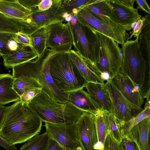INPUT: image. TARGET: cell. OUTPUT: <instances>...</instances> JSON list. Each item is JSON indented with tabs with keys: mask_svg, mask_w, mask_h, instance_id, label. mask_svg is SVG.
Returning <instances> with one entry per match:
<instances>
[{
	"mask_svg": "<svg viewBox=\"0 0 150 150\" xmlns=\"http://www.w3.org/2000/svg\"><path fill=\"white\" fill-rule=\"evenodd\" d=\"M108 118L110 133L113 139L118 144L122 138L119 125L115 118L109 112H108Z\"/></svg>",
	"mask_w": 150,
	"mask_h": 150,
	"instance_id": "cell-33",
	"label": "cell"
},
{
	"mask_svg": "<svg viewBox=\"0 0 150 150\" xmlns=\"http://www.w3.org/2000/svg\"><path fill=\"white\" fill-rule=\"evenodd\" d=\"M52 0V6L47 10L39 11L37 7L31 10L26 21L31 33L42 27L65 20L67 14L64 10L62 0Z\"/></svg>",
	"mask_w": 150,
	"mask_h": 150,
	"instance_id": "cell-9",
	"label": "cell"
},
{
	"mask_svg": "<svg viewBox=\"0 0 150 150\" xmlns=\"http://www.w3.org/2000/svg\"><path fill=\"white\" fill-rule=\"evenodd\" d=\"M28 104L42 122L45 123L75 124L83 111L68 102L61 103L55 101L42 89Z\"/></svg>",
	"mask_w": 150,
	"mask_h": 150,
	"instance_id": "cell-3",
	"label": "cell"
},
{
	"mask_svg": "<svg viewBox=\"0 0 150 150\" xmlns=\"http://www.w3.org/2000/svg\"><path fill=\"white\" fill-rule=\"evenodd\" d=\"M85 7L103 19L113 21V13L108 0H96Z\"/></svg>",
	"mask_w": 150,
	"mask_h": 150,
	"instance_id": "cell-28",
	"label": "cell"
},
{
	"mask_svg": "<svg viewBox=\"0 0 150 150\" xmlns=\"http://www.w3.org/2000/svg\"><path fill=\"white\" fill-rule=\"evenodd\" d=\"M68 52L79 72L88 82L105 83L103 74L96 66L83 57L74 50L71 49Z\"/></svg>",
	"mask_w": 150,
	"mask_h": 150,
	"instance_id": "cell-16",
	"label": "cell"
},
{
	"mask_svg": "<svg viewBox=\"0 0 150 150\" xmlns=\"http://www.w3.org/2000/svg\"><path fill=\"white\" fill-rule=\"evenodd\" d=\"M67 23L74 50L96 66L99 59L100 47L94 29L80 22L76 17H72L71 21Z\"/></svg>",
	"mask_w": 150,
	"mask_h": 150,
	"instance_id": "cell-4",
	"label": "cell"
},
{
	"mask_svg": "<svg viewBox=\"0 0 150 150\" xmlns=\"http://www.w3.org/2000/svg\"><path fill=\"white\" fill-rule=\"evenodd\" d=\"M38 57V54L31 46L24 45L14 53L3 58V63L5 68L8 69L32 61Z\"/></svg>",
	"mask_w": 150,
	"mask_h": 150,
	"instance_id": "cell-21",
	"label": "cell"
},
{
	"mask_svg": "<svg viewBox=\"0 0 150 150\" xmlns=\"http://www.w3.org/2000/svg\"><path fill=\"white\" fill-rule=\"evenodd\" d=\"M57 48H47L44 53L40 71L41 78L43 85L42 89L52 99L61 103L67 102L69 93L59 90L54 84L50 73V65L51 57Z\"/></svg>",
	"mask_w": 150,
	"mask_h": 150,
	"instance_id": "cell-13",
	"label": "cell"
},
{
	"mask_svg": "<svg viewBox=\"0 0 150 150\" xmlns=\"http://www.w3.org/2000/svg\"><path fill=\"white\" fill-rule=\"evenodd\" d=\"M41 0H18L19 2L25 8L31 10L37 7Z\"/></svg>",
	"mask_w": 150,
	"mask_h": 150,
	"instance_id": "cell-39",
	"label": "cell"
},
{
	"mask_svg": "<svg viewBox=\"0 0 150 150\" xmlns=\"http://www.w3.org/2000/svg\"><path fill=\"white\" fill-rule=\"evenodd\" d=\"M42 122L27 103L19 100L7 108L0 135L10 144L22 143L39 134Z\"/></svg>",
	"mask_w": 150,
	"mask_h": 150,
	"instance_id": "cell-1",
	"label": "cell"
},
{
	"mask_svg": "<svg viewBox=\"0 0 150 150\" xmlns=\"http://www.w3.org/2000/svg\"><path fill=\"white\" fill-rule=\"evenodd\" d=\"M0 146L5 148L6 150H17L15 145L9 144L0 135Z\"/></svg>",
	"mask_w": 150,
	"mask_h": 150,
	"instance_id": "cell-43",
	"label": "cell"
},
{
	"mask_svg": "<svg viewBox=\"0 0 150 150\" xmlns=\"http://www.w3.org/2000/svg\"><path fill=\"white\" fill-rule=\"evenodd\" d=\"M46 150H65L57 142L50 138Z\"/></svg>",
	"mask_w": 150,
	"mask_h": 150,
	"instance_id": "cell-42",
	"label": "cell"
},
{
	"mask_svg": "<svg viewBox=\"0 0 150 150\" xmlns=\"http://www.w3.org/2000/svg\"><path fill=\"white\" fill-rule=\"evenodd\" d=\"M13 87L20 96L29 90L38 88L42 89L43 87L40 78L26 76H21L14 79Z\"/></svg>",
	"mask_w": 150,
	"mask_h": 150,
	"instance_id": "cell-27",
	"label": "cell"
},
{
	"mask_svg": "<svg viewBox=\"0 0 150 150\" xmlns=\"http://www.w3.org/2000/svg\"><path fill=\"white\" fill-rule=\"evenodd\" d=\"M50 139V137L45 132L29 139L20 148L19 150H46Z\"/></svg>",
	"mask_w": 150,
	"mask_h": 150,
	"instance_id": "cell-30",
	"label": "cell"
},
{
	"mask_svg": "<svg viewBox=\"0 0 150 150\" xmlns=\"http://www.w3.org/2000/svg\"><path fill=\"white\" fill-rule=\"evenodd\" d=\"M42 89H31L25 92L21 96L20 100L27 104L41 91Z\"/></svg>",
	"mask_w": 150,
	"mask_h": 150,
	"instance_id": "cell-36",
	"label": "cell"
},
{
	"mask_svg": "<svg viewBox=\"0 0 150 150\" xmlns=\"http://www.w3.org/2000/svg\"><path fill=\"white\" fill-rule=\"evenodd\" d=\"M144 21L138 42L140 52L150 67V18L147 14L144 16Z\"/></svg>",
	"mask_w": 150,
	"mask_h": 150,
	"instance_id": "cell-24",
	"label": "cell"
},
{
	"mask_svg": "<svg viewBox=\"0 0 150 150\" xmlns=\"http://www.w3.org/2000/svg\"><path fill=\"white\" fill-rule=\"evenodd\" d=\"M31 47L38 57L42 56L47 49V34L45 27L39 28L29 35Z\"/></svg>",
	"mask_w": 150,
	"mask_h": 150,
	"instance_id": "cell-29",
	"label": "cell"
},
{
	"mask_svg": "<svg viewBox=\"0 0 150 150\" xmlns=\"http://www.w3.org/2000/svg\"><path fill=\"white\" fill-rule=\"evenodd\" d=\"M94 29L100 47L99 59L96 66L103 74L104 79L106 74L108 79L111 80L120 70L123 59L121 49L114 40Z\"/></svg>",
	"mask_w": 150,
	"mask_h": 150,
	"instance_id": "cell-6",
	"label": "cell"
},
{
	"mask_svg": "<svg viewBox=\"0 0 150 150\" xmlns=\"http://www.w3.org/2000/svg\"><path fill=\"white\" fill-rule=\"evenodd\" d=\"M118 146L120 150H139L136 143L126 136L122 137Z\"/></svg>",
	"mask_w": 150,
	"mask_h": 150,
	"instance_id": "cell-34",
	"label": "cell"
},
{
	"mask_svg": "<svg viewBox=\"0 0 150 150\" xmlns=\"http://www.w3.org/2000/svg\"><path fill=\"white\" fill-rule=\"evenodd\" d=\"M14 79L10 74H0V104L4 105L20 100V96L13 87Z\"/></svg>",
	"mask_w": 150,
	"mask_h": 150,
	"instance_id": "cell-22",
	"label": "cell"
},
{
	"mask_svg": "<svg viewBox=\"0 0 150 150\" xmlns=\"http://www.w3.org/2000/svg\"><path fill=\"white\" fill-rule=\"evenodd\" d=\"M1 56V55L0 54V57Z\"/></svg>",
	"mask_w": 150,
	"mask_h": 150,
	"instance_id": "cell-45",
	"label": "cell"
},
{
	"mask_svg": "<svg viewBox=\"0 0 150 150\" xmlns=\"http://www.w3.org/2000/svg\"><path fill=\"white\" fill-rule=\"evenodd\" d=\"M60 21L45 27L47 34L46 47L54 49L62 46L73 45L71 32L68 23Z\"/></svg>",
	"mask_w": 150,
	"mask_h": 150,
	"instance_id": "cell-14",
	"label": "cell"
},
{
	"mask_svg": "<svg viewBox=\"0 0 150 150\" xmlns=\"http://www.w3.org/2000/svg\"><path fill=\"white\" fill-rule=\"evenodd\" d=\"M101 150H120L118 144L113 139L110 133L106 137L103 147Z\"/></svg>",
	"mask_w": 150,
	"mask_h": 150,
	"instance_id": "cell-37",
	"label": "cell"
},
{
	"mask_svg": "<svg viewBox=\"0 0 150 150\" xmlns=\"http://www.w3.org/2000/svg\"><path fill=\"white\" fill-rule=\"evenodd\" d=\"M8 107L0 104V125L3 120L6 111Z\"/></svg>",
	"mask_w": 150,
	"mask_h": 150,
	"instance_id": "cell-44",
	"label": "cell"
},
{
	"mask_svg": "<svg viewBox=\"0 0 150 150\" xmlns=\"http://www.w3.org/2000/svg\"><path fill=\"white\" fill-rule=\"evenodd\" d=\"M73 45L69 44L57 48L50 60V73L53 82L59 90L65 93L83 88L88 83L68 53Z\"/></svg>",
	"mask_w": 150,
	"mask_h": 150,
	"instance_id": "cell-2",
	"label": "cell"
},
{
	"mask_svg": "<svg viewBox=\"0 0 150 150\" xmlns=\"http://www.w3.org/2000/svg\"><path fill=\"white\" fill-rule=\"evenodd\" d=\"M96 0H62L65 12L72 17H76L82 8L93 3Z\"/></svg>",
	"mask_w": 150,
	"mask_h": 150,
	"instance_id": "cell-31",
	"label": "cell"
},
{
	"mask_svg": "<svg viewBox=\"0 0 150 150\" xmlns=\"http://www.w3.org/2000/svg\"><path fill=\"white\" fill-rule=\"evenodd\" d=\"M138 5L137 8L140 9L146 13L150 14V8L146 1L145 0H135Z\"/></svg>",
	"mask_w": 150,
	"mask_h": 150,
	"instance_id": "cell-41",
	"label": "cell"
},
{
	"mask_svg": "<svg viewBox=\"0 0 150 150\" xmlns=\"http://www.w3.org/2000/svg\"><path fill=\"white\" fill-rule=\"evenodd\" d=\"M111 102L110 113L117 120L120 128L125 122L136 116L143 109L130 102L112 83L108 79L105 83Z\"/></svg>",
	"mask_w": 150,
	"mask_h": 150,
	"instance_id": "cell-8",
	"label": "cell"
},
{
	"mask_svg": "<svg viewBox=\"0 0 150 150\" xmlns=\"http://www.w3.org/2000/svg\"><path fill=\"white\" fill-rule=\"evenodd\" d=\"M23 46L17 40L15 33L0 31V54L3 58L14 53Z\"/></svg>",
	"mask_w": 150,
	"mask_h": 150,
	"instance_id": "cell-23",
	"label": "cell"
},
{
	"mask_svg": "<svg viewBox=\"0 0 150 150\" xmlns=\"http://www.w3.org/2000/svg\"><path fill=\"white\" fill-rule=\"evenodd\" d=\"M76 17L80 22L98 31L121 45L128 40L129 37L125 29L112 20H107L84 7Z\"/></svg>",
	"mask_w": 150,
	"mask_h": 150,
	"instance_id": "cell-7",
	"label": "cell"
},
{
	"mask_svg": "<svg viewBox=\"0 0 150 150\" xmlns=\"http://www.w3.org/2000/svg\"><path fill=\"white\" fill-rule=\"evenodd\" d=\"M139 36L122 45L123 59L120 72L127 76L142 90L145 81L147 65L139 49Z\"/></svg>",
	"mask_w": 150,
	"mask_h": 150,
	"instance_id": "cell-5",
	"label": "cell"
},
{
	"mask_svg": "<svg viewBox=\"0 0 150 150\" xmlns=\"http://www.w3.org/2000/svg\"><path fill=\"white\" fill-rule=\"evenodd\" d=\"M149 117H150V107L144 108L138 114L125 122L120 128L122 137L125 135L133 127L142 120Z\"/></svg>",
	"mask_w": 150,
	"mask_h": 150,
	"instance_id": "cell-32",
	"label": "cell"
},
{
	"mask_svg": "<svg viewBox=\"0 0 150 150\" xmlns=\"http://www.w3.org/2000/svg\"><path fill=\"white\" fill-rule=\"evenodd\" d=\"M144 21V17H142L139 18L136 22L132 23V28L133 29L132 31L130 32L131 34L128 38V40H130L133 37L137 38L139 36L141 33Z\"/></svg>",
	"mask_w": 150,
	"mask_h": 150,
	"instance_id": "cell-35",
	"label": "cell"
},
{
	"mask_svg": "<svg viewBox=\"0 0 150 150\" xmlns=\"http://www.w3.org/2000/svg\"><path fill=\"white\" fill-rule=\"evenodd\" d=\"M31 12V10L24 7L18 0H0V13L7 17L26 22Z\"/></svg>",
	"mask_w": 150,
	"mask_h": 150,
	"instance_id": "cell-19",
	"label": "cell"
},
{
	"mask_svg": "<svg viewBox=\"0 0 150 150\" xmlns=\"http://www.w3.org/2000/svg\"><path fill=\"white\" fill-rule=\"evenodd\" d=\"M67 102L82 111L95 115L101 110L100 106L83 88L69 93Z\"/></svg>",
	"mask_w": 150,
	"mask_h": 150,
	"instance_id": "cell-17",
	"label": "cell"
},
{
	"mask_svg": "<svg viewBox=\"0 0 150 150\" xmlns=\"http://www.w3.org/2000/svg\"><path fill=\"white\" fill-rule=\"evenodd\" d=\"M111 80L125 98L134 105L142 108L144 102L142 91L135 86L128 77L120 72Z\"/></svg>",
	"mask_w": 150,
	"mask_h": 150,
	"instance_id": "cell-15",
	"label": "cell"
},
{
	"mask_svg": "<svg viewBox=\"0 0 150 150\" xmlns=\"http://www.w3.org/2000/svg\"><path fill=\"white\" fill-rule=\"evenodd\" d=\"M87 92L101 108V110L110 112L111 105L107 89L104 84L88 82L85 87Z\"/></svg>",
	"mask_w": 150,
	"mask_h": 150,
	"instance_id": "cell-20",
	"label": "cell"
},
{
	"mask_svg": "<svg viewBox=\"0 0 150 150\" xmlns=\"http://www.w3.org/2000/svg\"><path fill=\"white\" fill-rule=\"evenodd\" d=\"M150 117H149L133 127L124 136H126L134 141L139 150H150Z\"/></svg>",
	"mask_w": 150,
	"mask_h": 150,
	"instance_id": "cell-18",
	"label": "cell"
},
{
	"mask_svg": "<svg viewBox=\"0 0 150 150\" xmlns=\"http://www.w3.org/2000/svg\"><path fill=\"white\" fill-rule=\"evenodd\" d=\"M0 31L30 34L28 25L26 21L7 17L1 13Z\"/></svg>",
	"mask_w": 150,
	"mask_h": 150,
	"instance_id": "cell-25",
	"label": "cell"
},
{
	"mask_svg": "<svg viewBox=\"0 0 150 150\" xmlns=\"http://www.w3.org/2000/svg\"><path fill=\"white\" fill-rule=\"evenodd\" d=\"M15 34L17 40L20 43L24 45L31 46V39L29 35L21 32H18Z\"/></svg>",
	"mask_w": 150,
	"mask_h": 150,
	"instance_id": "cell-38",
	"label": "cell"
},
{
	"mask_svg": "<svg viewBox=\"0 0 150 150\" xmlns=\"http://www.w3.org/2000/svg\"><path fill=\"white\" fill-rule=\"evenodd\" d=\"M76 124L82 150H98V140L95 115L83 111Z\"/></svg>",
	"mask_w": 150,
	"mask_h": 150,
	"instance_id": "cell-11",
	"label": "cell"
},
{
	"mask_svg": "<svg viewBox=\"0 0 150 150\" xmlns=\"http://www.w3.org/2000/svg\"><path fill=\"white\" fill-rule=\"evenodd\" d=\"M114 14L113 21L130 30L132 23L141 18L137 8L134 7L135 0H109Z\"/></svg>",
	"mask_w": 150,
	"mask_h": 150,
	"instance_id": "cell-12",
	"label": "cell"
},
{
	"mask_svg": "<svg viewBox=\"0 0 150 150\" xmlns=\"http://www.w3.org/2000/svg\"><path fill=\"white\" fill-rule=\"evenodd\" d=\"M44 126L50 138L57 142L65 150H82L76 123L63 125L45 122Z\"/></svg>",
	"mask_w": 150,
	"mask_h": 150,
	"instance_id": "cell-10",
	"label": "cell"
},
{
	"mask_svg": "<svg viewBox=\"0 0 150 150\" xmlns=\"http://www.w3.org/2000/svg\"><path fill=\"white\" fill-rule=\"evenodd\" d=\"M52 4V0H41L37 6L38 9L40 11L47 10L51 7Z\"/></svg>",
	"mask_w": 150,
	"mask_h": 150,
	"instance_id": "cell-40",
	"label": "cell"
},
{
	"mask_svg": "<svg viewBox=\"0 0 150 150\" xmlns=\"http://www.w3.org/2000/svg\"><path fill=\"white\" fill-rule=\"evenodd\" d=\"M99 110L95 115L98 142V150H101L103 147L106 137L110 133L108 118V112Z\"/></svg>",
	"mask_w": 150,
	"mask_h": 150,
	"instance_id": "cell-26",
	"label": "cell"
}]
</instances>
